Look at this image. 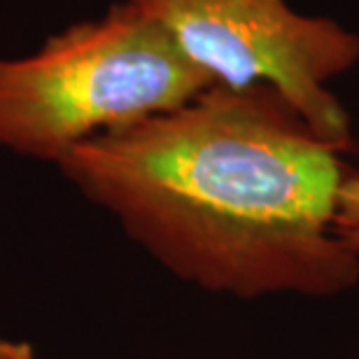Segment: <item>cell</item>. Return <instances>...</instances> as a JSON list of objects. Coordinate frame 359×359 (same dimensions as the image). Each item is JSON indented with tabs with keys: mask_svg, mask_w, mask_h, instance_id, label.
<instances>
[{
	"mask_svg": "<svg viewBox=\"0 0 359 359\" xmlns=\"http://www.w3.org/2000/svg\"><path fill=\"white\" fill-rule=\"evenodd\" d=\"M215 84L128 0L0 54V147L56 163L70 149L189 103Z\"/></svg>",
	"mask_w": 359,
	"mask_h": 359,
	"instance_id": "7a4b0ae2",
	"label": "cell"
},
{
	"mask_svg": "<svg viewBox=\"0 0 359 359\" xmlns=\"http://www.w3.org/2000/svg\"><path fill=\"white\" fill-rule=\"evenodd\" d=\"M166 28L184 56L226 89L269 87L343 152L350 114L329 84L359 63V33L301 14L287 0H128Z\"/></svg>",
	"mask_w": 359,
	"mask_h": 359,
	"instance_id": "3957f363",
	"label": "cell"
},
{
	"mask_svg": "<svg viewBox=\"0 0 359 359\" xmlns=\"http://www.w3.org/2000/svg\"><path fill=\"white\" fill-rule=\"evenodd\" d=\"M336 231L343 243L359 255V173L350 170L339 194V212H336Z\"/></svg>",
	"mask_w": 359,
	"mask_h": 359,
	"instance_id": "277c9868",
	"label": "cell"
},
{
	"mask_svg": "<svg viewBox=\"0 0 359 359\" xmlns=\"http://www.w3.org/2000/svg\"><path fill=\"white\" fill-rule=\"evenodd\" d=\"M0 359H35V353L24 341L0 339Z\"/></svg>",
	"mask_w": 359,
	"mask_h": 359,
	"instance_id": "5b68a950",
	"label": "cell"
},
{
	"mask_svg": "<svg viewBox=\"0 0 359 359\" xmlns=\"http://www.w3.org/2000/svg\"><path fill=\"white\" fill-rule=\"evenodd\" d=\"M343 149L278 91L210 87L54 163L170 273L259 299L334 297L359 280L336 231Z\"/></svg>",
	"mask_w": 359,
	"mask_h": 359,
	"instance_id": "6da1fadb",
	"label": "cell"
}]
</instances>
